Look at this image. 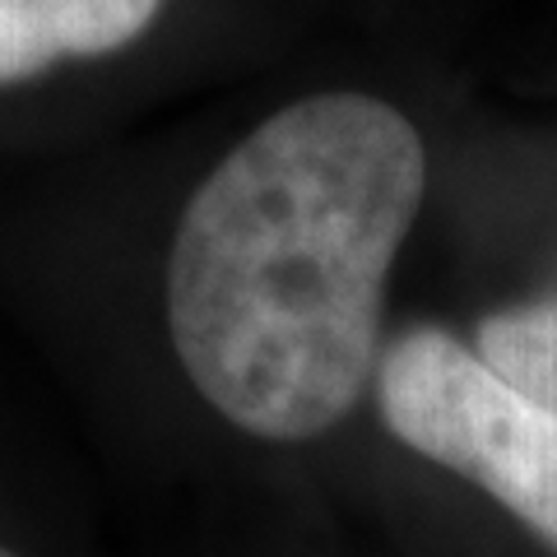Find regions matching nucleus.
Listing matches in <instances>:
<instances>
[{
	"label": "nucleus",
	"instance_id": "1",
	"mask_svg": "<svg viewBox=\"0 0 557 557\" xmlns=\"http://www.w3.org/2000/svg\"><path fill=\"white\" fill-rule=\"evenodd\" d=\"M423 196V135L376 94H307L242 135L168 251L172 348L205 405L260 442L339 428L376 372Z\"/></svg>",
	"mask_w": 557,
	"mask_h": 557
},
{
	"label": "nucleus",
	"instance_id": "2",
	"mask_svg": "<svg viewBox=\"0 0 557 557\" xmlns=\"http://www.w3.org/2000/svg\"><path fill=\"white\" fill-rule=\"evenodd\" d=\"M381 418L418 456L456 469L557 548V413L437 325L376 358Z\"/></svg>",
	"mask_w": 557,
	"mask_h": 557
},
{
	"label": "nucleus",
	"instance_id": "3",
	"mask_svg": "<svg viewBox=\"0 0 557 557\" xmlns=\"http://www.w3.org/2000/svg\"><path fill=\"white\" fill-rule=\"evenodd\" d=\"M168 0H0V89L139 42Z\"/></svg>",
	"mask_w": 557,
	"mask_h": 557
},
{
	"label": "nucleus",
	"instance_id": "4",
	"mask_svg": "<svg viewBox=\"0 0 557 557\" xmlns=\"http://www.w3.org/2000/svg\"><path fill=\"white\" fill-rule=\"evenodd\" d=\"M479 354L487 368L557 413V293L493 311L479 325Z\"/></svg>",
	"mask_w": 557,
	"mask_h": 557
},
{
	"label": "nucleus",
	"instance_id": "5",
	"mask_svg": "<svg viewBox=\"0 0 557 557\" xmlns=\"http://www.w3.org/2000/svg\"><path fill=\"white\" fill-rule=\"evenodd\" d=\"M0 557H20V553H14V548H5V544H0Z\"/></svg>",
	"mask_w": 557,
	"mask_h": 557
}]
</instances>
